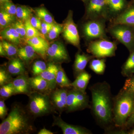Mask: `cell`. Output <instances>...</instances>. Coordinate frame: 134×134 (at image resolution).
<instances>
[{"label": "cell", "mask_w": 134, "mask_h": 134, "mask_svg": "<svg viewBox=\"0 0 134 134\" xmlns=\"http://www.w3.org/2000/svg\"><path fill=\"white\" fill-rule=\"evenodd\" d=\"M91 93L90 108L97 124L110 133L114 126L113 117L114 97L110 84L106 81L96 83L89 88Z\"/></svg>", "instance_id": "cell-1"}, {"label": "cell", "mask_w": 134, "mask_h": 134, "mask_svg": "<svg viewBox=\"0 0 134 134\" xmlns=\"http://www.w3.org/2000/svg\"><path fill=\"white\" fill-rule=\"evenodd\" d=\"M34 118L20 103L12 105L7 117L0 124L1 134H29L35 132Z\"/></svg>", "instance_id": "cell-2"}, {"label": "cell", "mask_w": 134, "mask_h": 134, "mask_svg": "<svg viewBox=\"0 0 134 134\" xmlns=\"http://www.w3.org/2000/svg\"><path fill=\"white\" fill-rule=\"evenodd\" d=\"M134 110V92L122 88L114 97L113 117L115 127L124 129L127 120Z\"/></svg>", "instance_id": "cell-3"}, {"label": "cell", "mask_w": 134, "mask_h": 134, "mask_svg": "<svg viewBox=\"0 0 134 134\" xmlns=\"http://www.w3.org/2000/svg\"><path fill=\"white\" fill-rule=\"evenodd\" d=\"M28 96L29 100L26 108L34 118L55 113L56 110L51 101L49 95L33 91Z\"/></svg>", "instance_id": "cell-4"}, {"label": "cell", "mask_w": 134, "mask_h": 134, "mask_svg": "<svg viewBox=\"0 0 134 134\" xmlns=\"http://www.w3.org/2000/svg\"><path fill=\"white\" fill-rule=\"evenodd\" d=\"M81 26L82 36L85 41L90 42L99 39H108L105 18L85 19Z\"/></svg>", "instance_id": "cell-5"}, {"label": "cell", "mask_w": 134, "mask_h": 134, "mask_svg": "<svg viewBox=\"0 0 134 134\" xmlns=\"http://www.w3.org/2000/svg\"><path fill=\"white\" fill-rule=\"evenodd\" d=\"M107 31L126 47L130 53L134 50V26L123 24H110Z\"/></svg>", "instance_id": "cell-6"}, {"label": "cell", "mask_w": 134, "mask_h": 134, "mask_svg": "<svg viewBox=\"0 0 134 134\" xmlns=\"http://www.w3.org/2000/svg\"><path fill=\"white\" fill-rule=\"evenodd\" d=\"M118 41L99 39L87 43V52L95 58H111L115 55Z\"/></svg>", "instance_id": "cell-7"}, {"label": "cell", "mask_w": 134, "mask_h": 134, "mask_svg": "<svg viewBox=\"0 0 134 134\" xmlns=\"http://www.w3.org/2000/svg\"><path fill=\"white\" fill-rule=\"evenodd\" d=\"M89 97L84 92L74 88L69 89L67 97V113L74 112L90 108Z\"/></svg>", "instance_id": "cell-8"}, {"label": "cell", "mask_w": 134, "mask_h": 134, "mask_svg": "<svg viewBox=\"0 0 134 134\" xmlns=\"http://www.w3.org/2000/svg\"><path fill=\"white\" fill-rule=\"evenodd\" d=\"M62 35L67 43L71 44L81 51L80 39L76 25L73 19V12L69 10L66 18L63 22Z\"/></svg>", "instance_id": "cell-9"}, {"label": "cell", "mask_w": 134, "mask_h": 134, "mask_svg": "<svg viewBox=\"0 0 134 134\" xmlns=\"http://www.w3.org/2000/svg\"><path fill=\"white\" fill-rule=\"evenodd\" d=\"M47 60L49 62L56 64L68 63L71 61L66 47L60 41L50 44L47 53Z\"/></svg>", "instance_id": "cell-10"}, {"label": "cell", "mask_w": 134, "mask_h": 134, "mask_svg": "<svg viewBox=\"0 0 134 134\" xmlns=\"http://www.w3.org/2000/svg\"><path fill=\"white\" fill-rule=\"evenodd\" d=\"M84 3L85 7V19L105 18L107 20L105 0H86Z\"/></svg>", "instance_id": "cell-11"}, {"label": "cell", "mask_w": 134, "mask_h": 134, "mask_svg": "<svg viewBox=\"0 0 134 134\" xmlns=\"http://www.w3.org/2000/svg\"><path fill=\"white\" fill-rule=\"evenodd\" d=\"M53 126H57L60 128L63 134H92L90 130L81 126L71 125L63 120L60 115H53Z\"/></svg>", "instance_id": "cell-12"}, {"label": "cell", "mask_w": 134, "mask_h": 134, "mask_svg": "<svg viewBox=\"0 0 134 134\" xmlns=\"http://www.w3.org/2000/svg\"><path fill=\"white\" fill-rule=\"evenodd\" d=\"M107 20L111 22L126 9L130 4L127 0H105Z\"/></svg>", "instance_id": "cell-13"}, {"label": "cell", "mask_w": 134, "mask_h": 134, "mask_svg": "<svg viewBox=\"0 0 134 134\" xmlns=\"http://www.w3.org/2000/svg\"><path fill=\"white\" fill-rule=\"evenodd\" d=\"M25 41L33 47L38 55L45 60H47V53L50 44L46 38L38 36L25 40Z\"/></svg>", "instance_id": "cell-14"}, {"label": "cell", "mask_w": 134, "mask_h": 134, "mask_svg": "<svg viewBox=\"0 0 134 134\" xmlns=\"http://www.w3.org/2000/svg\"><path fill=\"white\" fill-rule=\"evenodd\" d=\"M27 73L18 76L13 79L12 83L16 94H25L29 96L32 91L30 86Z\"/></svg>", "instance_id": "cell-15"}, {"label": "cell", "mask_w": 134, "mask_h": 134, "mask_svg": "<svg viewBox=\"0 0 134 134\" xmlns=\"http://www.w3.org/2000/svg\"><path fill=\"white\" fill-rule=\"evenodd\" d=\"M110 24H126L134 26V3L130 1L128 7L110 22Z\"/></svg>", "instance_id": "cell-16"}, {"label": "cell", "mask_w": 134, "mask_h": 134, "mask_svg": "<svg viewBox=\"0 0 134 134\" xmlns=\"http://www.w3.org/2000/svg\"><path fill=\"white\" fill-rule=\"evenodd\" d=\"M79 50L76 53L75 56V60L73 65V71L74 75L76 77L79 74L84 71L88 63L91 60L94 58L91 54L82 53Z\"/></svg>", "instance_id": "cell-17"}, {"label": "cell", "mask_w": 134, "mask_h": 134, "mask_svg": "<svg viewBox=\"0 0 134 134\" xmlns=\"http://www.w3.org/2000/svg\"><path fill=\"white\" fill-rule=\"evenodd\" d=\"M58 69L59 64L49 62L46 70L38 75L48 82L52 91L55 90L57 86L56 78Z\"/></svg>", "instance_id": "cell-18"}, {"label": "cell", "mask_w": 134, "mask_h": 134, "mask_svg": "<svg viewBox=\"0 0 134 134\" xmlns=\"http://www.w3.org/2000/svg\"><path fill=\"white\" fill-rule=\"evenodd\" d=\"M30 86L32 91L49 95L52 91L48 82L40 76L29 78Z\"/></svg>", "instance_id": "cell-19"}, {"label": "cell", "mask_w": 134, "mask_h": 134, "mask_svg": "<svg viewBox=\"0 0 134 134\" xmlns=\"http://www.w3.org/2000/svg\"><path fill=\"white\" fill-rule=\"evenodd\" d=\"M38 55L33 47L28 44L18 48V57L21 59L25 65H30Z\"/></svg>", "instance_id": "cell-20"}, {"label": "cell", "mask_w": 134, "mask_h": 134, "mask_svg": "<svg viewBox=\"0 0 134 134\" xmlns=\"http://www.w3.org/2000/svg\"><path fill=\"white\" fill-rule=\"evenodd\" d=\"M7 69L12 76H18L26 74L25 65L18 57L9 59Z\"/></svg>", "instance_id": "cell-21"}, {"label": "cell", "mask_w": 134, "mask_h": 134, "mask_svg": "<svg viewBox=\"0 0 134 134\" xmlns=\"http://www.w3.org/2000/svg\"><path fill=\"white\" fill-rule=\"evenodd\" d=\"M1 39L5 40L18 46L22 44V40L19 34L12 26H8L1 31Z\"/></svg>", "instance_id": "cell-22"}, {"label": "cell", "mask_w": 134, "mask_h": 134, "mask_svg": "<svg viewBox=\"0 0 134 134\" xmlns=\"http://www.w3.org/2000/svg\"><path fill=\"white\" fill-rule=\"evenodd\" d=\"M91 77L90 74L85 70L76 77L74 82H72L71 86L74 88L85 92Z\"/></svg>", "instance_id": "cell-23"}, {"label": "cell", "mask_w": 134, "mask_h": 134, "mask_svg": "<svg viewBox=\"0 0 134 134\" xmlns=\"http://www.w3.org/2000/svg\"><path fill=\"white\" fill-rule=\"evenodd\" d=\"M50 99L56 111H58L61 114L66 110V105L63 100L59 95L57 88L49 94Z\"/></svg>", "instance_id": "cell-24"}, {"label": "cell", "mask_w": 134, "mask_h": 134, "mask_svg": "<svg viewBox=\"0 0 134 134\" xmlns=\"http://www.w3.org/2000/svg\"><path fill=\"white\" fill-rule=\"evenodd\" d=\"M56 82L57 86L60 88H72V82L68 78L65 71L62 67L61 64H59V69L56 76Z\"/></svg>", "instance_id": "cell-25"}, {"label": "cell", "mask_w": 134, "mask_h": 134, "mask_svg": "<svg viewBox=\"0 0 134 134\" xmlns=\"http://www.w3.org/2000/svg\"><path fill=\"white\" fill-rule=\"evenodd\" d=\"M121 69V74L123 76L129 77L134 75V50L130 53Z\"/></svg>", "instance_id": "cell-26"}, {"label": "cell", "mask_w": 134, "mask_h": 134, "mask_svg": "<svg viewBox=\"0 0 134 134\" xmlns=\"http://www.w3.org/2000/svg\"><path fill=\"white\" fill-rule=\"evenodd\" d=\"M105 58H93L89 62L90 68L94 73L99 75H103L106 68Z\"/></svg>", "instance_id": "cell-27"}, {"label": "cell", "mask_w": 134, "mask_h": 134, "mask_svg": "<svg viewBox=\"0 0 134 134\" xmlns=\"http://www.w3.org/2000/svg\"><path fill=\"white\" fill-rule=\"evenodd\" d=\"M16 6V16L18 20L24 23L30 19L32 15V12H34L33 9L26 5L18 4Z\"/></svg>", "instance_id": "cell-28"}, {"label": "cell", "mask_w": 134, "mask_h": 134, "mask_svg": "<svg viewBox=\"0 0 134 134\" xmlns=\"http://www.w3.org/2000/svg\"><path fill=\"white\" fill-rule=\"evenodd\" d=\"M33 10L35 15L41 21L50 24H53L55 23L52 16L43 6L35 8Z\"/></svg>", "instance_id": "cell-29"}, {"label": "cell", "mask_w": 134, "mask_h": 134, "mask_svg": "<svg viewBox=\"0 0 134 134\" xmlns=\"http://www.w3.org/2000/svg\"><path fill=\"white\" fill-rule=\"evenodd\" d=\"M16 16L9 14L3 9H0L1 31L12 25L16 21Z\"/></svg>", "instance_id": "cell-30"}, {"label": "cell", "mask_w": 134, "mask_h": 134, "mask_svg": "<svg viewBox=\"0 0 134 134\" xmlns=\"http://www.w3.org/2000/svg\"><path fill=\"white\" fill-rule=\"evenodd\" d=\"M2 44L5 51L7 58L9 59L18 57V46L5 40L1 39Z\"/></svg>", "instance_id": "cell-31"}, {"label": "cell", "mask_w": 134, "mask_h": 134, "mask_svg": "<svg viewBox=\"0 0 134 134\" xmlns=\"http://www.w3.org/2000/svg\"><path fill=\"white\" fill-rule=\"evenodd\" d=\"M16 95L15 91L12 82L1 86V98L5 100L13 95Z\"/></svg>", "instance_id": "cell-32"}, {"label": "cell", "mask_w": 134, "mask_h": 134, "mask_svg": "<svg viewBox=\"0 0 134 134\" xmlns=\"http://www.w3.org/2000/svg\"><path fill=\"white\" fill-rule=\"evenodd\" d=\"M25 26L26 31V40L32 38L34 37L40 36L46 38L38 30L34 27L30 22V19L24 22Z\"/></svg>", "instance_id": "cell-33"}, {"label": "cell", "mask_w": 134, "mask_h": 134, "mask_svg": "<svg viewBox=\"0 0 134 134\" xmlns=\"http://www.w3.org/2000/svg\"><path fill=\"white\" fill-rule=\"evenodd\" d=\"M63 30V25L55 23L53 25L52 27L46 37L47 40H53L57 38Z\"/></svg>", "instance_id": "cell-34"}, {"label": "cell", "mask_w": 134, "mask_h": 134, "mask_svg": "<svg viewBox=\"0 0 134 134\" xmlns=\"http://www.w3.org/2000/svg\"><path fill=\"white\" fill-rule=\"evenodd\" d=\"M12 76L8 71L7 66H1L0 68V86L12 82L13 80Z\"/></svg>", "instance_id": "cell-35"}, {"label": "cell", "mask_w": 134, "mask_h": 134, "mask_svg": "<svg viewBox=\"0 0 134 134\" xmlns=\"http://www.w3.org/2000/svg\"><path fill=\"white\" fill-rule=\"evenodd\" d=\"M47 65L44 61L37 60L34 62L32 67V73L34 76L39 75L46 70Z\"/></svg>", "instance_id": "cell-36"}, {"label": "cell", "mask_w": 134, "mask_h": 134, "mask_svg": "<svg viewBox=\"0 0 134 134\" xmlns=\"http://www.w3.org/2000/svg\"><path fill=\"white\" fill-rule=\"evenodd\" d=\"M19 34L23 40L25 41L26 38V31L24 23L19 20H16L11 25Z\"/></svg>", "instance_id": "cell-37"}, {"label": "cell", "mask_w": 134, "mask_h": 134, "mask_svg": "<svg viewBox=\"0 0 134 134\" xmlns=\"http://www.w3.org/2000/svg\"><path fill=\"white\" fill-rule=\"evenodd\" d=\"M1 8L5 10L9 14L16 16V5H15L12 1L6 2L0 4Z\"/></svg>", "instance_id": "cell-38"}, {"label": "cell", "mask_w": 134, "mask_h": 134, "mask_svg": "<svg viewBox=\"0 0 134 134\" xmlns=\"http://www.w3.org/2000/svg\"><path fill=\"white\" fill-rule=\"evenodd\" d=\"M8 109L5 104V99L1 98L0 100V119L3 120L8 115Z\"/></svg>", "instance_id": "cell-39"}, {"label": "cell", "mask_w": 134, "mask_h": 134, "mask_svg": "<svg viewBox=\"0 0 134 134\" xmlns=\"http://www.w3.org/2000/svg\"><path fill=\"white\" fill-rule=\"evenodd\" d=\"M30 20L32 25L40 32L42 21L36 15H32Z\"/></svg>", "instance_id": "cell-40"}, {"label": "cell", "mask_w": 134, "mask_h": 134, "mask_svg": "<svg viewBox=\"0 0 134 134\" xmlns=\"http://www.w3.org/2000/svg\"><path fill=\"white\" fill-rule=\"evenodd\" d=\"M122 88L134 92V75L127 77Z\"/></svg>", "instance_id": "cell-41"}, {"label": "cell", "mask_w": 134, "mask_h": 134, "mask_svg": "<svg viewBox=\"0 0 134 134\" xmlns=\"http://www.w3.org/2000/svg\"><path fill=\"white\" fill-rule=\"evenodd\" d=\"M53 24H50L48 23L42 21L41 29L40 32L41 34L43 36H44L46 38L48 32H49L51 29H52Z\"/></svg>", "instance_id": "cell-42"}, {"label": "cell", "mask_w": 134, "mask_h": 134, "mask_svg": "<svg viewBox=\"0 0 134 134\" xmlns=\"http://www.w3.org/2000/svg\"><path fill=\"white\" fill-rule=\"evenodd\" d=\"M134 125V110L131 115L129 117L124 126V129H127Z\"/></svg>", "instance_id": "cell-43"}, {"label": "cell", "mask_w": 134, "mask_h": 134, "mask_svg": "<svg viewBox=\"0 0 134 134\" xmlns=\"http://www.w3.org/2000/svg\"><path fill=\"white\" fill-rule=\"evenodd\" d=\"M54 132H51L50 130L46 129L45 128L42 129L39 131L38 134H53Z\"/></svg>", "instance_id": "cell-44"}, {"label": "cell", "mask_w": 134, "mask_h": 134, "mask_svg": "<svg viewBox=\"0 0 134 134\" xmlns=\"http://www.w3.org/2000/svg\"><path fill=\"white\" fill-rule=\"evenodd\" d=\"M0 55H1V57L7 58L5 50H4L2 44L1 42H0Z\"/></svg>", "instance_id": "cell-45"}, {"label": "cell", "mask_w": 134, "mask_h": 134, "mask_svg": "<svg viewBox=\"0 0 134 134\" xmlns=\"http://www.w3.org/2000/svg\"><path fill=\"white\" fill-rule=\"evenodd\" d=\"M11 0H0V4L9 1H11Z\"/></svg>", "instance_id": "cell-46"}, {"label": "cell", "mask_w": 134, "mask_h": 134, "mask_svg": "<svg viewBox=\"0 0 134 134\" xmlns=\"http://www.w3.org/2000/svg\"><path fill=\"white\" fill-rule=\"evenodd\" d=\"M127 134H134V129L130 130L129 132H128Z\"/></svg>", "instance_id": "cell-47"}, {"label": "cell", "mask_w": 134, "mask_h": 134, "mask_svg": "<svg viewBox=\"0 0 134 134\" xmlns=\"http://www.w3.org/2000/svg\"><path fill=\"white\" fill-rule=\"evenodd\" d=\"M130 2L132 3H134V0H130Z\"/></svg>", "instance_id": "cell-48"}, {"label": "cell", "mask_w": 134, "mask_h": 134, "mask_svg": "<svg viewBox=\"0 0 134 134\" xmlns=\"http://www.w3.org/2000/svg\"><path fill=\"white\" fill-rule=\"evenodd\" d=\"M81 1H82L84 3L86 1V0H81Z\"/></svg>", "instance_id": "cell-49"}]
</instances>
